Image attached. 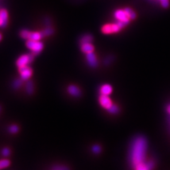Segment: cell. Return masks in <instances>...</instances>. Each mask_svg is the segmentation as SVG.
I'll list each match as a JSON object with an SVG mask.
<instances>
[{"instance_id":"484cf974","label":"cell","mask_w":170,"mask_h":170,"mask_svg":"<svg viewBox=\"0 0 170 170\" xmlns=\"http://www.w3.org/2000/svg\"><path fill=\"white\" fill-rule=\"evenodd\" d=\"M161 5L164 8H167L169 6V0H160Z\"/></svg>"},{"instance_id":"ffe728a7","label":"cell","mask_w":170,"mask_h":170,"mask_svg":"<svg viewBox=\"0 0 170 170\" xmlns=\"http://www.w3.org/2000/svg\"><path fill=\"white\" fill-rule=\"evenodd\" d=\"M22 84V80L17 79L14 81V84H13V87H14L15 89H18L21 87Z\"/></svg>"},{"instance_id":"f1b7e54d","label":"cell","mask_w":170,"mask_h":170,"mask_svg":"<svg viewBox=\"0 0 170 170\" xmlns=\"http://www.w3.org/2000/svg\"><path fill=\"white\" fill-rule=\"evenodd\" d=\"M2 21L1 18H0V26H1V27H2Z\"/></svg>"},{"instance_id":"8fae6325","label":"cell","mask_w":170,"mask_h":170,"mask_svg":"<svg viewBox=\"0 0 170 170\" xmlns=\"http://www.w3.org/2000/svg\"><path fill=\"white\" fill-rule=\"evenodd\" d=\"M112 91V88L109 84H104L100 88V93L102 95H108Z\"/></svg>"},{"instance_id":"30bf717a","label":"cell","mask_w":170,"mask_h":170,"mask_svg":"<svg viewBox=\"0 0 170 170\" xmlns=\"http://www.w3.org/2000/svg\"><path fill=\"white\" fill-rule=\"evenodd\" d=\"M81 50L84 53H91L94 50L93 45L90 43H84L81 45Z\"/></svg>"},{"instance_id":"5b68a950","label":"cell","mask_w":170,"mask_h":170,"mask_svg":"<svg viewBox=\"0 0 170 170\" xmlns=\"http://www.w3.org/2000/svg\"><path fill=\"white\" fill-rule=\"evenodd\" d=\"M115 17L117 20H119L120 22H122L126 25L129 23L130 20V18L126 14V11L122 10L116 11L115 13Z\"/></svg>"},{"instance_id":"8992f818","label":"cell","mask_w":170,"mask_h":170,"mask_svg":"<svg viewBox=\"0 0 170 170\" xmlns=\"http://www.w3.org/2000/svg\"><path fill=\"white\" fill-rule=\"evenodd\" d=\"M19 68V72L20 73L21 78L22 80H27L30 77L32 76V71L31 68L28 67L27 66L18 68Z\"/></svg>"},{"instance_id":"7c38bea8","label":"cell","mask_w":170,"mask_h":170,"mask_svg":"<svg viewBox=\"0 0 170 170\" xmlns=\"http://www.w3.org/2000/svg\"><path fill=\"white\" fill-rule=\"evenodd\" d=\"M0 18H1L2 21V27H5L6 25V23H7V19H8L7 11L5 10H2L0 11Z\"/></svg>"},{"instance_id":"f546056e","label":"cell","mask_w":170,"mask_h":170,"mask_svg":"<svg viewBox=\"0 0 170 170\" xmlns=\"http://www.w3.org/2000/svg\"><path fill=\"white\" fill-rule=\"evenodd\" d=\"M1 111H2V107L0 106V112H1Z\"/></svg>"},{"instance_id":"5bb4252c","label":"cell","mask_w":170,"mask_h":170,"mask_svg":"<svg viewBox=\"0 0 170 170\" xmlns=\"http://www.w3.org/2000/svg\"><path fill=\"white\" fill-rule=\"evenodd\" d=\"M34 84L32 81H29L27 82V84H26V91L29 95H32L34 93Z\"/></svg>"},{"instance_id":"4316f807","label":"cell","mask_w":170,"mask_h":170,"mask_svg":"<svg viewBox=\"0 0 170 170\" xmlns=\"http://www.w3.org/2000/svg\"><path fill=\"white\" fill-rule=\"evenodd\" d=\"M100 151H101V149H100V146L96 145V146H94L93 147V151L95 153H99L100 152Z\"/></svg>"},{"instance_id":"cb8c5ba5","label":"cell","mask_w":170,"mask_h":170,"mask_svg":"<svg viewBox=\"0 0 170 170\" xmlns=\"http://www.w3.org/2000/svg\"><path fill=\"white\" fill-rule=\"evenodd\" d=\"M109 112L112 114H116L119 112V108L115 105H112L109 109Z\"/></svg>"},{"instance_id":"ac0fdd59","label":"cell","mask_w":170,"mask_h":170,"mask_svg":"<svg viewBox=\"0 0 170 170\" xmlns=\"http://www.w3.org/2000/svg\"><path fill=\"white\" fill-rule=\"evenodd\" d=\"M10 161L8 159H3L0 161V169L6 168L10 166Z\"/></svg>"},{"instance_id":"4dcf8cb0","label":"cell","mask_w":170,"mask_h":170,"mask_svg":"<svg viewBox=\"0 0 170 170\" xmlns=\"http://www.w3.org/2000/svg\"><path fill=\"white\" fill-rule=\"evenodd\" d=\"M1 39H2V35L0 34V40H1Z\"/></svg>"},{"instance_id":"3957f363","label":"cell","mask_w":170,"mask_h":170,"mask_svg":"<svg viewBox=\"0 0 170 170\" xmlns=\"http://www.w3.org/2000/svg\"><path fill=\"white\" fill-rule=\"evenodd\" d=\"M26 45H27V46L30 49L33 51L34 54L39 53V52H40L43 49L42 43L37 41L30 40V39H29Z\"/></svg>"},{"instance_id":"7a4b0ae2","label":"cell","mask_w":170,"mask_h":170,"mask_svg":"<svg viewBox=\"0 0 170 170\" xmlns=\"http://www.w3.org/2000/svg\"><path fill=\"white\" fill-rule=\"evenodd\" d=\"M126 25V24L119 21L117 23L107 24L105 25H104L102 29V30L104 34H113L120 31V30L122 28H123Z\"/></svg>"},{"instance_id":"d4e9b609","label":"cell","mask_w":170,"mask_h":170,"mask_svg":"<svg viewBox=\"0 0 170 170\" xmlns=\"http://www.w3.org/2000/svg\"><path fill=\"white\" fill-rule=\"evenodd\" d=\"M10 150L7 148V147H5L2 150V155L5 157H7L10 155Z\"/></svg>"},{"instance_id":"603a6c76","label":"cell","mask_w":170,"mask_h":170,"mask_svg":"<svg viewBox=\"0 0 170 170\" xmlns=\"http://www.w3.org/2000/svg\"><path fill=\"white\" fill-rule=\"evenodd\" d=\"M52 170H69V169L65 166H55L52 168Z\"/></svg>"},{"instance_id":"4fadbf2b","label":"cell","mask_w":170,"mask_h":170,"mask_svg":"<svg viewBox=\"0 0 170 170\" xmlns=\"http://www.w3.org/2000/svg\"><path fill=\"white\" fill-rule=\"evenodd\" d=\"M42 37V34L39 33V32H30L29 39H30V40L38 41Z\"/></svg>"},{"instance_id":"9a60e30c","label":"cell","mask_w":170,"mask_h":170,"mask_svg":"<svg viewBox=\"0 0 170 170\" xmlns=\"http://www.w3.org/2000/svg\"><path fill=\"white\" fill-rule=\"evenodd\" d=\"M135 170H151V169L149 168L147 163L143 162L135 166Z\"/></svg>"},{"instance_id":"277c9868","label":"cell","mask_w":170,"mask_h":170,"mask_svg":"<svg viewBox=\"0 0 170 170\" xmlns=\"http://www.w3.org/2000/svg\"><path fill=\"white\" fill-rule=\"evenodd\" d=\"M33 56L32 55H23L18 58L17 61V66L18 68L27 66V64L33 60Z\"/></svg>"},{"instance_id":"6da1fadb","label":"cell","mask_w":170,"mask_h":170,"mask_svg":"<svg viewBox=\"0 0 170 170\" xmlns=\"http://www.w3.org/2000/svg\"><path fill=\"white\" fill-rule=\"evenodd\" d=\"M147 149V142L143 137H138L134 141L131 152V159L133 165H137L144 162Z\"/></svg>"},{"instance_id":"52a82bcc","label":"cell","mask_w":170,"mask_h":170,"mask_svg":"<svg viewBox=\"0 0 170 170\" xmlns=\"http://www.w3.org/2000/svg\"><path fill=\"white\" fill-rule=\"evenodd\" d=\"M99 102L100 105L103 108L108 110L113 105L112 101H111V100L107 96V95H102L100 96Z\"/></svg>"},{"instance_id":"ba28073f","label":"cell","mask_w":170,"mask_h":170,"mask_svg":"<svg viewBox=\"0 0 170 170\" xmlns=\"http://www.w3.org/2000/svg\"><path fill=\"white\" fill-rule=\"evenodd\" d=\"M68 93L74 97H79L81 95V91L79 88L74 85H70L68 88Z\"/></svg>"},{"instance_id":"44dd1931","label":"cell","mask_w":170,"mask_h":170,"mask_svg":"<svg viewBox=\"0 0 170 170\" xmlns=\"http://www.w3.org/2000/svg\"><path fill=\"white\" fill-rule=\"evenodd\" d=\"M30 34V32L27 30H23L20 32V35L23 38H29V36Z\"/></svg>"},{"instance_id":"9c48e42d","label":"cell","mask_w":170,"mask_h":170,"mask_svg":"<svg viewBox=\"0 0 170 170\" xmlns=\"http://www.w3.org/2000/svg\"><path fill=\"white\" fill-rule=\"evenodd\" d=\"M87 59L88 63L91 67L95 68L97 66L96 57V56L93 53V52H91V53L87 54Z\"/></svg>"},{"instance_id":"2e32d148","label":"cell","mask_w":170,"mask_h":170,"mask_svg":"<svg viewBox=\"0 0 170 170\" xmlns=\"http://www.w3.org/2000/svg\"><path fill=\"white\" fill-rule=\"evenodd\" d=\"M124 11H126V14L127 15V16L129 17V18L130 19H135V18L136 15L135 14V12L132 10H131L129 8H126L124 9Z\"/></svg>"},{"instance_id":"d6986e66","label":"cell","mask_w":170,"mask_h":170,"mask_svg":"<svg viewBox=\"0 0 170 170\" xmlns=\"http://www.w3.org/2000/svg\"><path fill=\"white\" fill-rule=\"evenodd\" d=\"M19 127L17 125H12L9 127L8 128V131L11 134H16L18 132Z\"/></svg>"},{"instance_id":"7402d4cb","label":"cell","mask_w":170,"mask_h":170,"mask_svg":"<svg viewBox=\"0 0 170 170\" xmlns=\"http://www.w3.org/2000/svg\"><path fill=\"white\" fill-rule=\"evenodd\" d=\"M52 33H53V30H52L51 28L50 27H48L47 29H45L43 32H42V35H44V36H48V35H51Z\"/></svg>"},{"instance_id":"e0dca14e","label":"cell","mask_w":170,"mask_h":170,"mask_svg":"<svg viewBox=\"0 0 170 170\" xmlns=\"http://www.w3.org/2000/svg\"><path fill=\"white\" fill-rule=\"evenodd\" d=\"M92 41H93L92 36L90 35H85L81 38V44L84 43H90Z\"/></svg>"},{"instance_id":"83f0119b","label":"cell","mask_w":170,"mask_h":170,"mask_svg":"<svg viewBox=\"0 0 170 170\" xmlns=\"http://www.w3.org/2000/svg\"><path fill=\"white\" fill-rule=\"evenodd\" d=\"M168 112L170 114V105L168 107Z\"/></svg>"}]
</instances>
